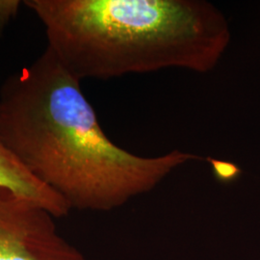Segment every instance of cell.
<instances>
[{"instance_id":"1","label":"cell","mask_w":260,"mask_h":260,"mask_svg":"<svg viewBox=\"0 0 260 260\" xmlns=\"http://www.w3.org/2000/svg\"><path fill=\"white\" fill-rule=\"evenodd\" d=\"M47 47L0 88V139L72 208L107 211L204 158L178 149L142 157L108 138L80 87Z\"/></svg>"},{"instance_id":"2","label":"cell","mask_w":260,"mask_h":260,"mask_svg":"<svg viewBox=\"0 0 260 260\" xmlns=\"http://www.w3.org/2000/svg\"><path fill=\"white\" fill-rule=\"evenodd\" d=\"M47 47L78 80L165 69L206 74L230 44L223 13L204 0H27Z\"/></svg>"},{"instance_id":"3","label":"cell","mask_w":260,"mask_h":260,"mask_svg":"<svg viewBox=\"0 0 260 260\" xmlns=\"http://www.w3.org/2000/svg\"><path fill=\"white\" fill-rule=\"evenodd\" d=\"M54 216L0 188V260H86L58 233Z\"/></svg>"},{"instance_id":"4","label":"cell","mask_w":260,"mask_h":260,"mask_svg":"<svg viewBox=\"0 0 260 260\" xmlns=\"http://www.w3.org/2000/svg\"><path fill=\"white\" fill-rule=\"evenodd\" d=\"M0 188L25 197L35 202L55 218L71 210L65 200L34 177L0 139Z\"/></svg>"},{"instance_id":"5","label":"cell","mask_w":260,"mask_h":260,"mask_svg":"<svg viewBox=\"0 0 260 260\" xmlns=\"http://www.w3.org/2000/svg\"><path fill=\"white\" fill-rule=\"evenodd\" d=\"M207 161L211 163L214 175L219 181L232 182L241 174V170L233 163L220 161L213 158H207Z\"/></svg>"},{"instance_id":"6","label":"cell","mask_w":260,"mask_h":260,"mask_svg":"<svg viewBox=\"0 0 260 260\" xmlns=\"http://www.w3.org/2000/svg\"><path fill=\"white\" fill-rule=\"evenodd\" d=\"M21 5L20 1H1L0 0V36L3 34L10 20L13 19Z\"/></svg>"}]
</instances>
